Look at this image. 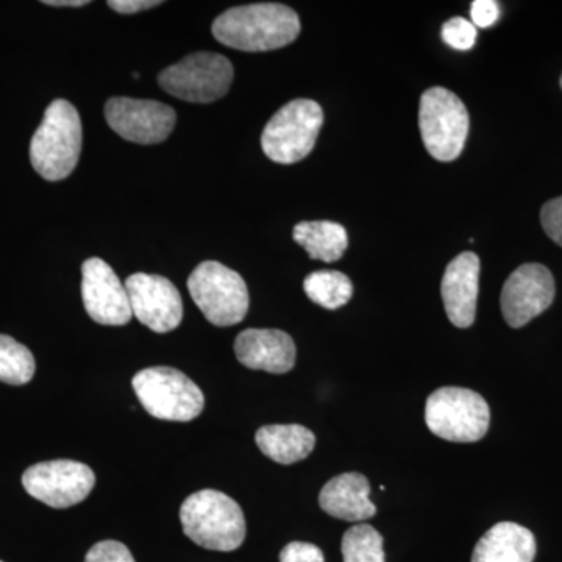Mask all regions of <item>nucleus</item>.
<instances>
[{"mask_svg":"<svg viewBox=\"0 0 562 562\" xmlns=\"http://www.w3.org/2000/svg\"><path fill=\"white\" fill-rule=\"evenodd\" d=\"M81 297L92 321L121 327L132 321L133 313L125 284L101 258H90L81 266Z\"/></svg>","mask_w":562,"mask_h":562,"instance_id":"nucleus-14","label":"nucleus"},{"mask_svg":"<svg viewBox=\"0 0 562 562\" xmlns=\"http://www.w3.org/2000/svg\"><path fill=\"white\" fill-rule=\"evenodd\" d=\"M106 122L122 138L136 144H158L176 127L172 106L143 99L113 98L105 105Z\"/></svg>","mask_w":562,"mask_h":562,"instance_id":"nucleus-12","label":"nucleus"},{"mask_svg":"<svg viewBox=\"0 0 562 562\" xmlns=\"http://www.w3.org/2000/svg\"><path fill=\"white\" fill-rule=\"evenodd\" d=\"M441 36L447 46L457 50H471L475 46L476 27L464 18H453L442 25Z\"/></svg>","mask_w":562,"mask_h":562,"instance_id":"nucleus-24","label":"nucleus"},{"mask_svg":"<svg viewBox=\"0 0 562 562\" xmlns=\"http://www.w3.org/2000/svg\"><path fill=\"white\" fill-rule=\"evenodd\" d=\"M85 562H135V558L124 543L102 541L91 547Z\"/></svg>","mask_w":562,"mask_h":562,"instance_id":"nucleus-25","label":"nucleus"},{"mask_svg":"<svg viewBox=\"0 0 562 562\" xmlns=\"http://www.w3.org/2000/svg\"><path fill=\"white\" fill-rule=\"evenodd\" d=\"M81 121L79 111L65 99L47 106L38 131L31 143L33 169L47 181L69 177L79 162L81 151Z\"/></svg>","mask_w":562,"mask_h":562,"instance_id":"nucleus-3","label":"nucleus"},{"mask_svg":"<svg viewBox=\"0 0 562 562\" xmlns=\"http://www.w3.org/2000/svg\"><path fill=\"white\" fill-rule=\"evenodd\" d=\"M235 353L246 368L269 373L290 372L297 357L294 339L288 333L271 328H249L239 333Z\"/></svg>","mask_w":562,"mask_h":562,"instance_id":"nucleus-16","label":"nucleus"},{"mask_svg":"<svg viewBox=\"0 0 562 562\" xmlns=\"http://www.w3.org/2000/svg\"><path fill=\"white\" fill-rule=\"evenodd\" d=\"M280 562H325V557L313 543L291 542L281 550Z\"/></svg>","mask_w":562,"mask_h":562,"instance_id":"nucleus-27","label":"nucleus"},{"mask_svg":"<svg viewBox=\"0 0 562 562\" xmlns=\"http://www.w3.org/2000/svg\"><path fill=\"white\" fill-rule=\"evenodd\" d=\"M344 562H386L383 536L368 524H358L344 535Z\"/></svg>","mask_w":562,"mask_h":562,"instance_id":"nucleus-23","label":"nucleus"},{"mask_svg":"<svg viewBox=\"0 0 562 562\" xmlns=\"http://www.w3.org/2000/svg\"><path fill=\"white\" fill-rule=\"evenodd\" d=\"M235 69L224 55L198 52L158 76V85L180 101L211 103L220 101L231 90Z\"/></svg>","mask_w":562,"mask_h":562,"instance_id":"nucleus-9","label":"nucleus"},{"mask_svg":"<svg viewBox=\"0 0 562 562\" xmlns=\"http://www.w3.org/2000/svg\"><path fill=\"white\" fill-rule=\"evenodd\" d=\"M554 279L546 266H520L503 284L501 305L506 324L520 328L550 308L554 301Z\"/></svg>","mask_w":562,"mask_h":562,"instance_id":"nucleus-11","label":"nucleus"},{"mask_svg":"<svg viewBox=\"0 0 562 562\" xmlns=\"http://www.w3.org/2000/svg\"><path fill=\"white\" fill-rule=\"evenodd\" d=\"M324 125V111L310 99H295L281 106L261 135V147L269 160L294 165L308 157Z\"/></svg>","mask_w":562,"mask_h":562,"instance_id":"nucleus-7","label":"nucleus"},{"mask_svg":"<svg viewBox=\"0 0 562 562\" xmlns=\"http://www.w3.org/2000/svg\"><path fill=\"white\" fill-rule=\"evenodd\" d=\"M132 384L143 408L160 420H194L205 406L201 387L179 369H143L133 376Z\"/></svg>","mask_w":562,"mask_h":562,"instance_id":"nucleus-6","label":"nucleus"},{"mask_svg":"<svg viewBox=\"0 0 562 562\" xmlns=\"http://www.w3.org/2000/svg\"><path fill=\"white\" fill-rule=\"evenodd\" d=\"M541 224L547 236L562 247V195L542 206Z\"/></svg>","mask_w":562,"mask_h":562,"instance_id":"nucleus-26","label":"nucleus"},{"mask_svg":"<svg viewBox=\"0 0 562 562\" xmlns=\"http://www.w3.org/2000/svg\"><path fill=\"white\" fill-rule=\"evenodd\" d=\"M303 291L310 301L327 310H338L350 302L353 284L346 273L338 271H317L310 273L303 281Z\"/></svg>","mask_w":562,"mask_h":562,"instance_id":"nucleus-21","label":"nucleus"},{"mask_svg":"<svg viewBox=\"0 0 562 562\" xmlns=\"http://www.w3.org/2000/svg\"><path fill=\"white\" fill-rule=\"evenodd\" d=\"M428 430L450 442H476L490 430V405L479 392L446 386L432 392L425 405Z\"/></svg>","mask_w":562,"mask_h":562,"instance_id":"nucleus-4","label":"nucleus"},{"mask_svg":"<svg viewBox=\"0 0 562 562\" xmlns=\"http://www.w3.org/2000/svg\"><path fill=\"white\" fill-rule=\"evenodd\" d=\"M369 494L371 484L362 473H341L322 487L321 508L335 519L361 522L376 514L375 505L369 501Z\"/></svg>","mask_w":562,"mask_h":562,"instance_id":"nucleus-17","label":"nucleus"},{"mask_svg":"<svg viewBox=\"0 0 562 562\" xmlns=\"http://www.w3.org/2000/svg\"><path fill=\"white\" fill-rule=\"evenodd\" d=\"M158 5H161L160 0H110L109 2L110 9L121 14H135Z\"/></svg>","mask_w":562,"mask_h":562,"instance_id":"nucleus-29","label":"nucleus"},{"mask_svg":"<svg viewBox=\"0 0 562 562\" xmlns=\"http://www.w3.org/2000/svg\"><path fill=\"white\" fill-rule=\"evenodd\" d=\"M184 535L206 550L233 552L246 539L241 506L220 491L203 490L190 495L180 508Z\"/></svg>","mask_w":562,"mask_h":562,"instance_id":"nucleus-2","label":"nucleus"},{"mask_svg":"<svg viewBox=\"0 0 562 562\" xmlns=\"http://www.w3.org/2000/svg\"><path fill=\"white\" fill-rule=\"evenodd\" d=\"M192 301L216 327H232L244 321L250 297L246 281L238 272L217 261H203L188 280Z\"/></svg>","mask_w":562,"mask_h":562,"instance_id":"nucleus-5","label":"nucleus"},{"mask_svg":"<svg viewBox=\"0 0 562 562\" xmlns=\"http://www.w3.org/2000/svg\"><path fill=\"white\" fill-rule=\"evenodd\" d=\"M301 20L281 3H251L224 11L213 22L214 38L243 52H269L294 43L301 35Z\"/></svg>","mask_w":562,"mask_h":562,"instance_id":"nucleus-1","label":"nucleus"},{"mask_svg":"<svg viewBox=\"0 0 562 562\" xmlns=\"http://www.w3.org/2000/svg\"><path fill=\"white\" fill-rule=\"evenodd\" d=\"M535 535L522 525L501 522L484 532L473 549L472 562H532Z\"/></svg>","mask_w":562,"mask_h":562,"instance_id":"nucleus-18","label":"nucleus"},{"mask_svg":"<svg viewBox=\"0 0 562 562\" xmlns=\"http://www.w3.org/2000/svg\"><path fill=\"white\" fill-rule=\"evenodd\" d=\"M561 88H562V76H561Z\"/></svg>","mask_w":562,"mask_h":562,"instance_id":"nucleus-31","label":"nucleus"},{"mask_svg":"<svg viewBox=\"0 0 562 562\" xmlns=\"http://www.w3.org/2000/svg\"><path fill=\"white\" fill-rule=\"evenodd\" d=\"M0 562H2V561H0Z\"/></svg>","mask_w":562,"mask_h":562,"instance_id":"nucleus-32","label":"nucleus"},{"mask_svg":"<svg viewBox=\"0 0 562 562\" xmlns=\"http://www.w3.org/2000/svg\"><path fill=\"white\" fill-rule=\"evenodd\" d=\"M468 109L457 94L446 88H430L422 94L419 127L425 149L438 161L460 157L469 135Z\"/></svg>","mask_w":562,"mask_h":562,"instance_id":"nucleus-8","label":"nucleus"},{"mask_svg":"<svg viewBox=\"0 0 562 562\" xmlns=\"http://www.w3.org/2000/svg\"><path fill=\"white\" fill-rule=\"evenodd\" d=\"M43 3L50 7H85L88 5V0H44Z\"/></svg>","mask_w":562,"mask_h":562,"instance_id":"nucleus-30","label":"nucleus"},{"mask_svg":"<svg viewBox=\"0 0 562 562\" xmlns=\"http://www.w3.org/2000/svg\"><path fill=\"white\" fill-rule=\"evenodd\" d=\"M258 449L279 464H294L308 458L316 446L313 431L302 425H266L255 435Z\"/></svg>","mask_w":562,"mask_h":562,"instance_id":"nucleus-19","label":"nucleus"},{"mask_svg":"<svg viewBox=\"0 0 562 562\" xmlns=\"http://www.w3.org/2000/svg\"><path fill=\"white\" fill-rule=\"evenodd\" d=\"M292 238L308 251L310 258L324 262L341 260L349 247L346 228L331 221L301 222L295 225Z\"/></svg>","mask_w":562,"mask_h":562,"instance_id":"nucleus-20","label":"nucleus"},{"mask_svg":"<svg viewBox=\"0 0 562 562\" xmlns=\"http://www.w3.org/2000/svg\"><path fill=\"white\" fill-rule=\"evenodd\" d=\"M35 371L32 351L11 336L0 335V382L21 386L31 382Z\"/></svg>","mask_w":562,"mask_h":562,"instance_id":"nucleus-22","label":"nucleus"},{"mask_svg":"<svg viewBox=\"0 0 562 562\" xmlns=\"http://www.w3.org/2000/svg\"><path fill=\"white\" fill-rule=\"evenodd\" d=\"M471 16L475 27H492L501 18V7L495 0H475L472 3Z\"/></svg>","mask_w":562,"mask_h":562,"instance_id":"nucleus-28","label":"nucleus"},{"mask_svg":"<svg viewBox=\"0 0 562 562\" xmlns=\"http://www.w3.org/2000/svg\"><path fill=\"white\" fill-rule=\"evenodd\" d=\"M22 486L33 498L50 508L66 509L87 501L94 490L95 475L83 462L46 461L24 472Z\"/></svg>","mask_w":562,"mask_h":562,"instance_id":"nucleus-10","label":"nucleus"},{"mask_svg":"<svg viewBox=\"0 0 562 562\" xmlns=\"http://www.w3.org/2000/svg\"><path fill=\"white\" fill-rule=\"evenodd\" d=\"M480 258L462 251L443 272L441 295L447 317L458 328H469L475 322L479 299Z\"/></svg>","mask_w":562,"mask_h":562,"instance_id":"nucleus-15","label":"nucleus"},{"mask_svg":"<svg viewBox=\"0 0 562 562\" xmlns=\"http://www.w3.org/2000/svg\"><path fill=\"white\" fill-rule=\"evenodd\" d=\"M133 316L155 333L176 330L183 319V302L171 280L151 273H133L125 280Z\"/></svg>","mask_w":562,"mask_h":562,"instance_id":"nucleus-13","label":"nucleus"}]
</instances>
